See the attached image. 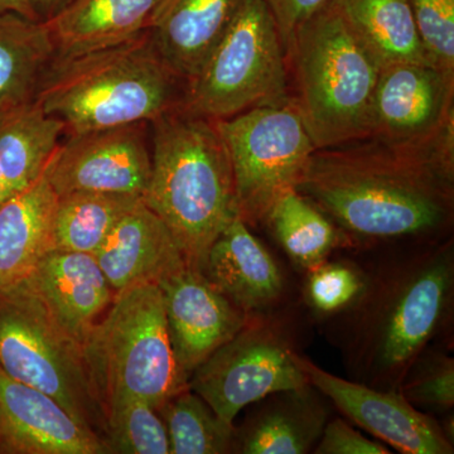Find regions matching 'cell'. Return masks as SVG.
Wrapping results in <instances>:
<instances>
[{
	"label": "cell",
	"instance_id": "obj_13",
	"mask_svg": "<svg viewBox=\"0 0 454 454\" xmlns=\"http://www.w3.org/2000/svg\"><path fill=\"white\" fill-rule=\"evenodd\" d=\"M294 360L309 385L373 437L405 454H452V439L432 415L415 408L399 390L346 380L301 356Z\"/></svg>",
	"mask_w": 454,
	"mask_h": 454
},
{
	"label": "cell",
	"instance_id": "obj_2",
	"mask_svg": "<svg viewBox=\"0 0 454 454\" xmlns=\"http://www.w3.org/2000/svg\"><path fill=\"white\" fill-rule=\"evenodd\" d=\"M365 273L356 301L340 313L339 345L356 381L397 390L453 312V241L409 245Z\"/></svg>",
	"mask_w": 454,
	"mask_h": 454
},
{
	"label": "cell",
	"instance_id": "obj_11",
	"mask_svg": "<svg viewBox=\"0 0 454 454\" xmlns=\"http://www.w3.org/2000/svg\"><path fill=\"white\" fill-rule=\"evenodd\" d=\"M452 138L454 73L420 62L381 67L367 139L391 145H426Z\"/></svg>",
	"mask_w": 454,
	"mask_h": 454
},
{
	"label": "cell",
	"instance_id": "obj_1",
	"mask_svg": "<svg viewBox=\"0 0 454 454\" xmlns=\"http://www.w3.org/2000/svg\"><path fill=\"white\" fill-rule=\"evenodd\" d=\"M295 190L333 221L345 247L443 240L453 221L454 138L316 149Z\"/></svg>",
	"mask_w": 454,
	"mask_h": 454
},
{
	"label": "cell",
	"instance_id": "obj_23",
	"mask_svg": "<svg viewBox=\"0 0 454 454\" xmlns=\"http://www.w3.org/2000/svg\"><path fill=\"white\" fill-rule=\"evenodd\" d=\"M64 131L35 100L0 112V207L41 177Z\"/></svg>",
	"mask_w": 454,
	"mask_h": 454
},
{
	"label": "cell",
	"instance_id": "obj_17",
	"mask_svg": "<svg viewBox=\"0 0 454 454\" xmlns=\"http://www.w3.org/2000/svg\"><path fill=\"white\" fill-rule=\"evenodd\" d=\"M201 270L217 291L249 317L268 315L286 289L273 255L240 216L217 236Z\"/></svg>",
	"mask_w": 454,
	"mask_h": 454
},
{
	"label": "cell",
	"instance_id": "obj_6",
	"mask_svg": "<svg viewBox=\"0 0 454 454\" xmlns=\"http://www.w3.org/2000/svg\"><path fill=\"white\" fill-rule=\"evenodd\" d=\"M101 404L138 397L155 411L188 387L167 328L160 286L137 284L115 293L82 346Z\"/></svg>",
	"mask_w": 454,
	"mask_h": 454
},
{
	"label": "cell",
	"instance_id": "obj_28",
	"mask_svg": "<svg viewBox=\"0 0 454 454\" xmlns=\"http://www.w3.org/2000/svg\"><path fill=\"white\" fill-rule=\"evenodd\" d=\"M157 411L168 434L169 454L231 453L234 424L223 420L195 391H179Z\"/></svg>",
	"mask_w": 454,
	"mask_h": 454
},
{
	"label": "cell",
	"instance_id": "obj_3",
	"mask_svg": "<svg viewBox=\"0 0 454 454\" xmlns=\"http://www.w3.org/2000/svg\"><path fill=\"white\" fill-rule=\"evenodd\" d=\"M152 122L145 205L168 227L186 264L202 269L211 245L239 216L225 143L216 121L181 106Z\"/></svg>",
	"mask_w": 454,
	"mask_h": 454
},
{
	"label": "cell",
	"instance_id": "obj_21",
	"mask_svg": "<svg viewBox=\"0 0 454 454\" xmlns=\"http://www.w3.org/2000/svg\"><path fill=\"white\" fill-rule=\"evenodd\" d=\"M244 0H170L151 29L176 76L190 82L219 43Z\"/></svg>",
	"mask_w": 454,
	"mask_h": 454
},
{
	"label": "cell",
	"instance_id": "obj_24",
	"mask_svg": "<svg viewBox=\"0 0 454 454\" xmlns=\"http://www.w3.org/2000/svg\"><path fill=\"white\" fill-rule=\"evenodd\" d=\"M380 67L432 64L408 0H328Z\"/></svg>",
	"mask_w": 454,
	"mask_h": 454
},
{
	"label": "cell",
	"instance_id": "obj_15",
	"mask_svg": "<svg viewBox=\"0 0 454 454\" xmlns=\"http://www.w3.org/2000/svg\"><path fill=\"white\" fill-rule=\"evenodd\" d=\"M0 448L16 454H109L103 438L43 391L0 369Z\"/></svg>",
	"mask_w": 454,
	"mask_h": 454
},
{
	"label": "cell",
	"instance_id": "obj_12",
	"mask_svg": "<svg viewBox=\"0 0 454 454\" xmlns=\"http://www.w3.org/2000/svg\"><path fill=\"white\" fill-rule=\"evenodd\" d=\"M145 129L146 122H138L71 134L46 167L56 195L89 191L145 200L152 170Z\"/></svg>",
	"mask_w": 454,
	"mask_h": 454
},
{
	"label": "cell",
	"instance_id": "obj_29",
	"mask_svg": "<svg viewBox=\"0 0 454 454\" xmlns=\"http://www.w3.org/2000/svg\"><path fill=\"white\" fill-rule=\"evenodd\" d=\"M103 441L109 454H169L162 418L138 397L107 403Z\"/></svg>",
	"mask_w": 454,
	"mask_h": 454
},
{
	"label": "cell",
	"instance_id": "obj_25",
	"mask_svg": "<svg viewBox=\"0 0 454 454\" xmlns=\"http://www.w3.org/2000/svg\"><path fill=\"white\" fill-rule=\"evenodd\" d=\"M53 59L55 46L46 22L0 14V112L35 100Z\"/></svg>",
	"mask_w": 454,
	"mask_h": 454
},
{
	"label": "cell",
	"instance_id": "obj_10",
	"mask_svg": "<svg viewBox=\"0 0 454 454\" xmlns=\"http://www.w3.org/2000/svg\"><path fill=\"white\" fill-rule=\"evenodd\" d=\"M294 354L288 337L268 315L250 316L231 340L197 367L188 389L234 424L244 408L265 396L309 385Z\"/></svg>",
	"mask_w": 454,
	"mask_h": 454
},
{
	"label": "cell",
	"instance_id": "obj_30",
	"mask_svg": "<svg viewBox=\"0 0 454 454\" xmlns=\"http://www.w3.org/2000/svg\"><path fill=\"white\" fill-rule=\"evenodd\" d=\"M397 390L426 413H450L454 406L453 357L433 346L427 348L405 373Z\"/></svg>",
	"mask_w": 454,
	"mask_h": 454
},
{
	"label": "cell",
	"instance_id": "obj_14",
	"mask_svg": "<svg viewBox=\"0 0 454 454\" xmlns=\"http://www.w3.org/2000/svg\"><path fill=\"white\" fill-rule=\"evenodd\" d=\"M157 286L176 364L188 384L197 367L231 340L249 316L217 291L201 269L184 265Z\"/></svg>",
	"mask_w": 454,
	"mask_h": 454
},
{
	"label": "cell",
	"instance_id": "obj_26",
	"mask_svg": "<svg viewBox=\"0 0 454 454\" xmlns=\"http://www.w3.org/2000/svg\"><path fill=\"white\" fill-rule=\"evenodd\" d=\"M143 201L121 193L80 192L57 196L51 223V250L94 255L119 220Z\"/></svg>",
	"mask_w": 454,
	"mask_h": 454
},
{
	"label": "cell",
	"instance_id": "obj_33",
	"mask_svg": "<svg viewBox=\"0 0 454 454\" xmlns=\"http://www.w3.org/2000/svg\"><path fill=\"white\" fill-rule=\"evenodd\" d=\"M313 452L316 454L391 453L385 444L365 437L340 418L328 420Z\"/></svg>",
	"mask_w": 454,
	"mask_h": 454
},
{
	"label": "cell",
	"instance_id": "obj_31",
	"mask_svg": "<svg viewBox=\"0 0 454 454\" xmlns=\"http://www.w3.org/2000/svg\"><path fill=\"white\" fill-rule=\"evenodd\" d=\"M365 273L349 262H325L309 270L306 297L319 316H339L356 301Z\"/></svg>",
	"mask_w": 454,
	"mask_h": 454
},
{
	"label": "cell",
	"instance_id": "obj_7",
	"mask_svg": "<svg viewBox=\"0 0 454 454\" xmlns=\"http://www.w3.org/2000/svg\"><path fill=\"white\" fill-rule=\"evenodd\" d=\"M276 20L264 0H244L229 28L186 82L182 109L223 121L289 100L288 68Z\"/></svg>",
	"mask_w": 454,
	"mask_h": 454
},
{
	"label": "cell",
	"instance_id": "obj_16",
	"mask_svg": "<svg viewBox=\"0 0 454 454\" xmlns=\"http://www.w3.org/2000/svg\"><path fill=\"white\" fill-rule=\"evenodd\" d=\"M23 286L71 339L83 346L115 292L92 254L49 250Z\"/></svg>",
	"mask_w": 454,
	"mask_h": 454
},
{
	"label": "cell",
	"instance_id": "obj_34",
	"mask_svg": "<svg viewBox=\"0 0 454 454\" xmlns=\"http://www.w3.org/2000/svg\"><path fill=\"white\" fill-rule=\"evenodd\" d=\"M276 20L280 40L286 55L294 37L295 32L319 9L327 4L328 0H264Z\"/></svg>",
	"mask_w": 454,
	"mask_h": 454
},
{
	"label": "cell",
	"instance_id": "obj_19",
	"mask_svg": "<svg viewBox=\"0 0 454 454\" xmlns=\"http://www.w3.org/2000/svg\"><path fill=\"white\" fill-rule=\"evenodd\" d=\"M253 405L249 417L235 428L231 453L312 452L330 415L312 385L270 394Z\"/></svg>",
	"mask_w": 454,
	"mask_h": 454
},
{
	"label": "cell",
	"instance_id": "obj_36",
	"mask_svg": "<svg viewBox=\"0 0 454 454\" xmlns=\"http://www.w3.org/2000/svg\"><path fill=\"white\" fill-rule=\"evenodd\" d=\"M14 13L32 20H41L29 0H0V14Z\"/></svg>",
	"mask_w": 454,
	"mask_h": 454
},
{
	"label": "cell",
	"instance_id": "obj_18",
	"mask_svg": "<svg viewBox=\"0 0 454 454\" xmlns=\"http://www.w3.org/2000/svg\"><path fill=\"white\" fill-rule=\"evenodd\" d=\"M94 256L115 293L158 284L186 265L172 232L145 200L119 220Z\"/></svg>",
	"mask_w": 454,
	"mask_h": 454
},
{
	"label": "cell",
	"instance_id": "obj_22",
	"mask_svg": "<svg viewBox=\"0 0 454 454\" xmlns=\"http://www.w3.org/2000/svg\"><path fill=\"white\" fill-rule=\"evenodd\" d=\"M57 195L46 169L40 178L0 207V292L25 282L51 250Z\"/></svg>",
	"mask_w": 454,
	"mask_h": 454
},
{
	"label": "cell",
	"instance_id": "obj_5",
	"mask_svg": "<svg viewBox=\"0 0 454 454\" xmlns=\"http://www.w3.org/2000/svg\"><path fill=\"white\" fill-rule=\"evenodd\" d=\"M286 59L294 74L293 100L316 149L369 138L381 67L333 5L298 28Z\"/></svg>",
	"mask_w": 454,
	"mask_h": 454
},
{
	"label": "cell",
	"instance_id": "obj_20",
	"mask_svg": "<svg viewBox=\"0 0 454 454\" xmlns=\"http://www.w3.org/2000/svg\"><path fill=\"white\" fill-rule=\"evenodd\" d=\"M170 0H74L47 20L55 59L85 55L151 31Z\"/></svg>",
	"mask_w": 454,
	"mask_h": 454
},
{
	"label": "cell",
	"instance_id": "obj_32",
	"mask_svg": "<svg viewBox=\"0 0 454 454\" xmlns=\"http://www.w3.org/2000/svg\"><path fill=\"white\" fill-rule=\"evenodd\" d=\"M433 65L454 73V0H408Z\"/></svg>",
	"mask_w": 454,
	"mask_h": 454
},
{
	"label": "cell",
	"instance_id": "obj_8",
	"mask_svg": "<svg viewBox=\"0 0 454 454\" xmlns=\"http://www.w3.org/2000/svg\"><path fill=\"white\" fill-rule=\"evenodd\" d=\"M0 369L49 394L74 419L103 438L106 411L82 346L56 325L23 284L0 292Z\"/></svg>",
	"mask_w": 454,
	"mask_h": 454
},
{
	"label": "cell",
	"instance_id": "obj_27",
	"mask_svg": "<svg viewBox=\"0 0 454 454\" xmlns=\"http://www.w3.org/2000/svg\"><path fill=\"white\" fill-rule=\"evenodd\" d=\"M264 223L289 258L312 270L345 247L336 225L294 187L283 191L269 208Z\"/></svg>",
	"mask_w": 454,
	"mask_h": 454
},
{
	"label": "cell",
	"instance_id": "obj_35",
	"mask_svg": "<svg viewBox=\"0 0 454 454\" xmlns=\"http://www.w3.org/2000/svg\"><path fill=\"white\" fill-rule=\"evenodd\" d=\"M29 2L42 22H47L61 13L74 0H29Z\"/></svg>",
	"mask_w": 454,
	"mask_h": 454
},
{
	"label": "cell",
	"instance_id": "obj_4",
	"mask_svg": "<svg viewBox=\"0 0 454 454\" xmlns=\"http://www.w3.org/2000/svg\"><path fill=\"white\" fill-rule=\"evenodd\" d=\"M179 80L148 31L106 49L53 59L35 101L71 136L154 121L181 106Z\"/></svg>",
	"mask_w": 454,
	"mask_h": 454
},
{
	"label": "cell",
	"instance_id": "obj_9",
	"mask_svg": "<svg viewBox=\"0 0 454 454\" xmlns=\"http://www.w3.org/2000/svg\"><path fill=\"white\" fill-rule=\"evenodd\" d=\"M234 175L239 216L264 223L277 197L294 187L316 146L293 97L216 121Z\"/></svg>",
	"mask_w": 454,
	"mask_h": 454
}]
</instances>
